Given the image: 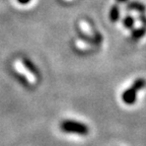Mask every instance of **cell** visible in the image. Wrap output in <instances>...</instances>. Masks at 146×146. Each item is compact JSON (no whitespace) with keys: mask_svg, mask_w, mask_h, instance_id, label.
Masks as SVG:
<instances>
[{"mask_svg":"<svg viewBox=\"0 0 146 146\" xmlns=\"http://www.w3.org/2000/svg\"><path fill=\"white\" fill-rule=\"evenodd\" d=\"M13 67L17 72H19L30 83H36V77L35 75V68L32 64L27 60H17L13 63Z\"/></svg>","mask_w":146,"mask_h":146,"instance_id":"obj_1","label":"cell"},{"mask_svg":"<svg viewBox=\"0 0 146 146\" xmlns=\"http://www.w3.org/2000/svg\"><path fill=\"white\" fill-rule=\"evenodd\" d=\"M60 128L63 132L66 133H73V134L78 135H86L88 134V128L83 123H80L77 121H72V120H66L63 121L60 125Z\"/></svg>","mask_w":146,"mask_h":146,"instance_id":"obj_2","label":"cell"},{"mask_svg":"<svg viewBox=\"0 0 146 146\" xmlns=\"http://www.w3.org/2000/svg\"><path fill=\"white\" fill-rule=\"evenodd\" d=\"M144 86H145V81L143 79H137L132 86L128 88L122 96V100L124 103L127 105H132L136 100V94Z\"/></svg>","mask_w":146,"mask_h":146,"instance_id":"obj_3","label":"cell"},{"mask_svg":"<svg viewBox=\"0 0 146 146\" xmlns=\"http://www.w3.org/2000/svg\"><path fill=\"white\" fill-rule=\"evenodd\" d=\"M76 45H77V47H79V48H85V49H88V47H89L88 45H85V44H83V43H79V42H78V43L76 44Z\"/></svg>","mask_w":146,"mask_h":146,"instance_id":"obj_4","label":"cell"}]
</instances>
